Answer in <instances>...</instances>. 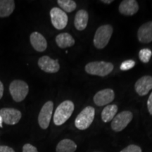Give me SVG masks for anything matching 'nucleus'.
I'll return each mask as SVG.
<instances>
[{
    "label": "nucleus",
    "instance_id": "nucleus-1",
    "mask_svg": "<svg viewBox=\"0 0 152 152\" xmlns=\"http://www.w3.org/2000/svg\"><path fill=\"white\" fill-rule=\"evenodd\" d=\"M74 104L70 100L63 102L58 106L54 115V124L59 126L65 123L71 116L74 111Z\"/></svg>",
    "mask_w": 152,
    "mask_h": 152
},
{
    "label": "nucleus",
    "instance_id": "nucleus-2",
    "mask_svg": "<svg viewBox=\"0 0 152 152\" xmlns=\"http://www.w3.org/2000/svg\"><path fill=\"white\" fill-rule=\"evenodd\" d=\"M114 66L113 64L105 61H93L85 66V71L92 75L101 77L108 75L113 71Z\"/></svg>",
    "mask_w": 152,
    "mask_h": 152
},
{
    "label": "nucleus",
    "instance_id": "nucleus-3",
    "mask_svg": "<svg viewBox=\"0 0 152 152\" xmlns=\"http://www.w3.org/2000/svg\"><path fill=\"white\" fill-rule=\"evenodd\" d=\"M113 34V28L110 25H104L96 30L94 37V45L99 49L107 46Z\"/></svg>",
    "mask_w": 152,
    "mask_h": 152
},
{
    "label": "nucleus",
    "instance_id": "nucleus-4",
    "mask_svg": "<svg viewBox=\"0 0 152 152\" xmlns=\"http://www.w3.org/2000/svg\"><path fill=\"white\" fill-rule=\"evenodd\" d=\"M95 115V109L92 106H87L76 117L75 125L78 130H85L90 126Z\"/></svg>",
    "mask_w": 152,
    "mask_h": 152
},
{
    "label": "nucleus",
    "instance_id": "nucleus-5",
    "mask_svg": "<svg viewBox=\"0 0 152 152\" xmlns=\"http://www.w3.org/2000/svg\"><path fill=\"white\" fill-rule=\"evenodd\" d=\"M29 91V87L26 82L23 80H14L9 86V92L13 99L16 102H20L26 97Z\"/></svg>",
    "mask_w": 152,
    "mask_h": 152
},
{
    "label": "nucleus",
    "instance_id": "nucleus-6",
    "mask_svg": "<svg viewBox=\"0 0 152 152\" xmlns=\"http://www.w3.org/2000/svg\"><path fill=\"white\" fill-rule=\"evenodd\" d=\"M133 118V114L130 111L121 112L114 117L111 122V129L115 132H121L128 126Z\"/></svg>",
    "mask_w": 152,
    "mask_h": 152
},
{
    "label": "nucleus",
    "instance_id": "nucleus-7",
    "mask_svg": "<svg viewBox=\"0 0 152 152\" xmlns=\"http://www.w3.org/2000/svg\"><path fill=\"white\" fill-rule=\"evenodd\" d=\"M54 109V104L52 101H49L44 104L39 115H38V123L43 130H46L49 127Z\"/></svg>",
    "mask_w": 152,
    "mask_h": 152
},
{
    "label": "nucleus",
    "instance_id": "nucleus-8",
    "mask_svg": "<svg viewBox=\"0 0 152 152\" xmlns=\"http://www.w3.org/2000/svg\"><path fill=\"white\" fill-rule=\"evenodd\" d=\"M50 16L52 23L56 29L62 30L67 26L68 16L61 9L54 7L50 11Z\"/></svg>",
    "mask_w": 152,
    "mask_h": 152
},
{
    "label": "nucleus",
    "instance_id": "nucleus-9",
    "mask_svg": "<svg viewBox=\"0 0 152 152\" xmlns=\"http://www.w3.org/2000/svg\"><path fill=\"white\" fill-rule=\"evenodd\" d=\"M0 116L3 120V122L7 125H16L20 121L22 114L20 111L15 109L4 108L0 110Z\"/></svg>",
    "mask_w": 152,
    "mask_h": 152
},
{
    "label": "nucleus",
    "instance_id": "nucleus-10",
    "mask_svg": "<svg viewBox=\"0 0 152 152\" xmlns=\"http://www.w3.org/2000/svg\"><path fill=\"white\" fill-rule=\"evenodd\" d=\"M38 66L46 73H57L60 69L58 60H54L48 56H44L38 60Z\"/></svg>",
    "mask_w": 152,
    "mask_h": 152
},
{
    "label": "nucleus",
    "instance_id": "nucleus-11",
    "mask_svg": "<svg viewBox=\"0 0 152 152\" xmlns=\"http://www.w3.org/2000/svg\"><path fill=\"white\" fill-rule=\"evenodd\" d=\"M115 98V93L111 89H104L96 93L94 96V102L96 105L102 106L112 102Z\"/></svg>",
    "mask_w": 152,
    "mask_h": 152
},
{
    "label": "nucleus",
    "instance_id": "nucleus-12",
    "mask_svg": "<svg viewBox=\"0 0 152 152\" xmlns=\"http://www.w3.org/2000/svg\"><path fill=\"white\" fill-rule=\"evenodd\" d=\"M134 89L140 96H144L147 94L152 89L151 76L145 75L139 79L134 85Z\"/></svg>",
    "mask_w": 152,
    "mask_h": 152
},
{
    "label": "nucleus",
    "instance_id": "nucleus-13",
    "mask_svg": "<svg viewBox=\"0 0 152 152\" xmlns=\"http://www.w3.org/2000/svg\"><path fill=\"white\" fill-rule=\"evenodd\" d=\"M119 11L125 16H132L139 10V5L135 0H124L119 5Z\"/></svg>",
    "mask_w": 152,
    "mask_h": 152
},
{
    "label": "nucleus",
    "instance_id": "nucleus-14",
    "mask_svg": "<svg viewBox=\"0 0 152 152\" xmlns=\"http://www.w3.org/2000/svg\"><path fill=\"white\" fill-rule=\"evenodd\" d=\"M139 41L142 43H149L152 41V21L141 26L137 32Z\"/></svg>",
    "mask_w": 152,
    "mask_h": 152
},
{
    "label": "nucleus",
    "instance_id": "nucleus-15",
    "mask_svg": "<svg viewBox=\"0 0 152 152\" xmlns=\"http://www.w3.org/2000/svg\"><path fill=\"white\" fill-rule=\"evenodd\" d=\"M30 43L36 51L39 52H44L47 47L46 39L38 32H34L30 35Z\"/></svg>",
    "mask_w": 152,
    "mask_h": 152
},
{
    "label": "nucleus",
    "instance_id": "nucleus-16",
    "mask_svg": "<svg viewBox=\"0 0 152 152\" xmlns=\"http://www.w3.org/2000/svg\"><path fill=\"white\" fill-rule=\"evenodd\" d=\"M89 20V14L87 11L79 10L75 14V20H74V25L76 29L79 31L84 30L86 28Z\"/></svg>",
    "mask_w": 152,
    "mask_h": 152
},
{
    "label": "nucleus",
    "instance_id": "nucleus-17",
    "mask_svg": "<svg viewBox=\"0 0 152 152\" xmlns=\"http://www.w3.org/2000/svg\"><path fill=\"white\" fill-rule=\"evenodd\" d=\"M56 42L60 48L64 49L73 46L75 45V39L69 33H64L56 36Z\"/></svg>",
    "mask_w": 152,
    "mask_h": 152
},
{
    "label": "nucleus",
    "instance_id": "nucleus-18",
    "mask_svg": "<svg viewBox=\"0 0 152 152\" xmlns=\"http://www.w3.org/2000/svg\"><path fill=\"white\" fill-rule=\"evenodd\" d=\"M77 149V144L73 140L64 139L58 142L56 148V152H75Z\"/></svg>",
    "mask_w": 152,
    "mask_h": 152
},
{
    "label": "nucleus",
    "instance_id": "nucleus-19",
    "mask_svg": "<svg viewBox=\"0 0 152 152\" xmlns=\"http://www.w3.org/2000/svg\"><path fill=\"white\" fill-rule=\"evenodd\" d=\"M15 9L14 0H0V17L4 18L12 14Z\"/></svg>",
    "mask_w": 152,
    "mask_h": 152
},
{
    "label": "nucleus",
    "instance_id": "nucleus-20",
    "mask_svg": "<svg viewBox=\"0 0 152 152\" xmlns=\"http://www.w3.org/2000/svg\"><path fill=\"white\" fill-rule=\"evenodd\" d=\"M118 111L117 105H108L103 109L102 112V119L104 123H108L111 121L115 116Z\"/></svg>",
    "mask_w": 152,
    "mask_h": 152
},
{
    "label": "nucleus",
    "instance_id": "nucleus-21",
    "mask_svg": "<svg viewBox=\"0 0 152 152\" xmlns=\"http://www.w3.org/2000/svg\"><path fill=\"white\" fill-rule=\"evenodd\" d=\"M57 3L64 12L66 11V12L71 13L75 10L77 7L75 1L72 0H58Z\"/></svg>",
    "mask_w": 152,
    "mask_h": 152
},
{
    "label": "nucleus",
    "instance_id": "nucleus-22",
    "mask_svg": "<svg viewBox=\"0 0 152 152\" xmlns=\"http://www.w3.org/2000/svg\"><path fill=\"white\" fill-rule=\"evenodd\" d=\"M152 56V52L151 49L145 48L142 49L139 52V58L143 63H148Z\"/></svg>",
    "mask_w": 152,
    "mask_h": 152
},
{
    "label": "nucleus",
    "instance_id": "nucleus-23",
    "mask_svg": "<svg viewBox=\"0 0 152 152\" xmlns=\"http://www.w3.org/2000/svg\"><path fill=\"white\" fill-rule=\"evenodd\" d=\"M135 66V61L133 60H126L125 61H123L121 65V71H128V70L132 68L134 66Z\"/></svg>",
    "mask_w": 152,
    "mask_h": 152
},
{
    "label": "nucleus",
    "instance_id": "nucleus-24",
    "mask_svg": "<svg viewBox=\"0 0 152 152\" xmlns=\"http://www.w3.org/2000/svg\"><path fill=\"white\" fill-rule=\"evenodd\" d=\"M121 152H142V149L135 144H130L122 149Z\"/></svg>",
    "mask_w": 152,
    "mask_h": 152
},
{
    "label": "nucleus",
    "instance_id": "nucleus-25",
    "mask_svg": "<svg viewBox=\"0 0 152 152\" xmlns=\"http://www.w3.org/2000/svg\"><path fill=\"white\" fill-rule=\"evenodd\" d=\"M23 152H38L37 148L30 144H26L23 147Z\"/></svg>",
    "mask_w": 152,
    "mask_h": 152
},
{
    "label": "nucleus",
    "instance_id": "nucleus-26",
    "mask_svg": "<svg viewBox=\"0 0 152 152\" xmlns=\"http://www.w3.org/2000/svg\"><path fill=\"white\" fill-rule=\"evenodd\" d=\"M147 108L149 113L152 115V93L149 95V99L147 101Z\"/></svg>",
    "mask_w": 152,
    "mask_h": 152
},
{
    "label": "nucleus",
    "instance_id": "nucleus-27",
    "mask_svg": "<svg viewBox=\"0 0 152 152\" xmlns=\"http://www.w3.org/2000/svg\"><path fill=\"white\" fill-rule=\"evenodd\" d=\"M0 152H15V151L8 146H0Z\"/></svg>",
    "mask_w": 152,
    "mask_h": 152
},
{
    "label": "nucleus",
    "instance_id": "nucleus-28",
    "mask_svg": "<svg viewBox=\"0 0 152 152\" xmlns=\"http://www.w3.org/2000/svg\"><path fill=\"white\" fill-rule=\"evenodd\" d=\"M4 93V85L1 81H0V99H1V97L3 96Z\"/></svg>",
    "mask_w": 152,
    "mask_h": 152
},
{
    "label": "nucleus",
    "instance_id": "nucleus-29",
    "mask_svg": "<svg viewBox=\"0 0 152 152\" xmlns=\"http://www.w3.org/2000/svg\"><path fill=\"white\" fill-rule=\"evenodd\" d=\"M102 2H103L104 4H111L113 2V1L112 0H109V1H107V0H102Z\"/></svg>",
    "mask_w": 152,
    "mask_h": 152
},
{
    "label": "nucleus",
    "instance_id": "nucleus-30",
    "mask_svg": "<svg viewBox=\"0 0 152 152\" xmlns=\"http://www.w3.org/2000/svg\"><path fill=\"white\" fill-rule=\"evenodd\" d=\"M2 123H3V120H2V118H1V117L0 116V128H2L3 127Z\"/></svg>",
    "mask_w": 152,
    "mask_h": 152
}]
</instances>
